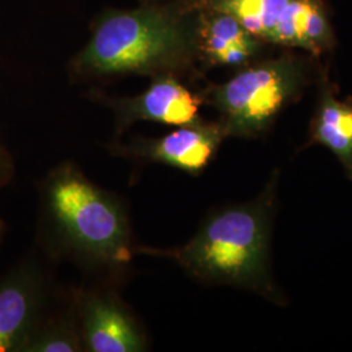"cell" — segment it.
I'll use <instances>...</instances> for the list:
<instances>
[{
    "mask_svg": "<svg viewBox=\"0 0 352 352\" xmlns=\"http://www.w3.org/2000/svg\"><path fill=\"white\" fill-rule=\"evenodd\" d=\"M199 21L183 0L104 13L71 71L80 78L183 75L200 59Z\"/></svg>",
    "mask_w": 352,
    "mask_h": 352,
    "instance_id": "6da1fadb",
    "label": "cell"
},
{
    "mask_svg": "<svg viewBox=\"0 0 352 352\" xmlns=\"http://www.w3.org/2000/svg\"><path fill=\"white\" fill-rule=\"evenodd\" d=\"M276 179L254 201L218 210L184 245L158 250L136 247V253L173 260L206 283L250 289L278 302L270 276L269 247Z\"/></svg>",
    "mask_w": 352,
    "mask_h": 352,
    "instance_id": "7a4b0ae2",
    "label": "cell"
},
{
    "mask_svg": "<svg viewBox=\"0 0 352 352\" xmlns=\"http://www.w3.org/2000/svg\"><path fill=\"white\" fill-rule=\"evenodd\" d=\"M41 206L46 231L76 260L113 274L129 267L136 245L123 204L75 164H59L43 179Z\"/></svg>",
    "mask_w": 352,
    "mask_h": 352,
    "instance_id": "3957f363",
    "label": "cell"
},
{
    "mask_svg": "<svg viewBox=\"0 0 352 352\" xmlns=\"http://www.w3.org/2000/svg\"><path fill=\"white\" fill-rule=\"evenodd\" d=\"M308 75L307 58L285 54L243 68L226 82L209 89L205 97L221 115L226 138L254 139L302 91Z\"/></svg>",
    "mask_w": 352,
    "mask_h": 352,
    "instance_id": "277c9868",
    "label": "cell"
},
{
    "mask_svg": "<svg viewBox=\"0 0 352 352\" xmlns=\"http://www.w3.org/2000/svg\"><path fill=\"white\" fill-rule=\"evenodd\" d=\"M195 11L236 19L266 43L300 49L314 56L331 50L336 38L324 0H183Z\"/></svg>",
    "mask_w": 352,
    "mask_h": 352,
    "instance_id": "5b68a950",
    "label": "cell"
},
{
    "mask_svg": "<svg viewBox=\"0 0 352 352\" xmlns=\"http://www.w3.org/2000/svg\"><path fill=\"white\" fill-rule=\"evenodd\" d=\"M75 307L84 351L148 350V340L139 321L110 289L80 291L76 295Z\"/></svg>",
    "mask_w": 352,
    "mask_h": 352,
    "instance_id": "8992f818",
    "label": "cell"
},
{
    "mask_svg": "<svg viewBox=\"0 0 352 352\" xmlns=\"http://www.w3.org/2000/svg\"><path fill=\"white\" fill-rule=\"evenodd\" d=\"M225 139L219 122L208 123L199 119L161 138H139L128 144H115L110 151L123 158L166 164L197 175L212 162Z\"/></svg>",
    "mask_w": 352,
    "mask_h": 352,
    "instance_id": "52a82bcc",
    "label": "cell"
},
{
    "mask_svg": "<svg viewBox=\"0 0 352 352\" xmlns=\"http://www.w3.org/2000/svg\"><path fill=\"white\" fill-rule=\"evenodd\" d=\"M46 279L36 264H21L0 279V352H23L43 320Z\"/></svg>",
    "mask_w": 352,
    "mask_h": 352,
    "instance_id": "ba28073f",
    "label": "cell"
},
{
    "mask_svg": "<svg viewBox=\"0 0 352 352\" xmlns=\"http://www.w3.org/2000/svg\"><path fill=\"white\" fill-rule=\"evenodd\" d=\"M202 97L192 93L176 76H158L151 87L136 97L107 98L115 113L118 133L138 122H155L167 126H186L201 119Z\"/></svg>",
    "mask_w": 352,
    "mask_h": 352,
    "instance_id": "9c48e42d",
    "label": "cell"
},
{
    "mask_svg": "<svg viewBox=\"0 0 352 352\" xmlns=\"http://www.w3.org/2000/svg\"><path fill=\"white\" fill-rule=\"evenodd\" d=\"M200 60L217 67H244L263 49L254 37L231 14L219 11H199Z\"/></svg>",
    "mask_w": 352,
    "mask_h": 352,
    "instance_id": "30bf717a",
    "label": "cell"
},
{
    "mask_svg": "<svg viewBox=\"0 0 352 352\" xmlns=\"http://www.w3.org/2000/svg\"><path fill=\"white\" fill-rule=\"evenodd\" d=\"M312 139L337 155L352 180V104L340 101L329 85L320 93Z\"/></svg>",
    "mask_w": 352,
    "mask_h": 352,
    "instance_id": "8fae6325",
    "label": "cell"
},
{
    "mask_svg": "<svg viewBox=\"0 0 352 352\" xmlns=\"http://www.w3.org/2000/svg\"><path fill=\"white\" fill-rule=\"evenodd\" d=\"M84 351L78 322L68 317L42 320L23 352Z\"/></svg>",
    "mask_w": 352,
    "mask_h": 352,
    "instance_id": "7c38bea8",
    "label": "cell"
},
{
    "mask_svg": "<svg viewBox=\"0 0 352 352\" xmlns=\"http://www.w3.org/2000/svg\"><path fill=\"white\" fill-rule=\"evenodd\" d=\"M16 174V164L12 154L0 141V189L7 187Z\"/></svg>",
    "mask_w": 352,
    "mask_h": 352,
    "instance_id": "4fadbf2b",
    "label": "cell"
},
{
    "mask_svg": "<svg viewBox=\"0 0 352 352\" xmlns=\"http://www.w3.org/2000/svg\"><path fill=\"white\" fill-rule=\"evenodd\" d=\"M6 222L3 221V219H0V245H1V243H3V239H4V235H6Z\"/></svg>",
    "mask_w": 352,
    "mask_h": 352,
    "instance_id": "5bb4252c",
    "label": "cell"
}]
</instances>
